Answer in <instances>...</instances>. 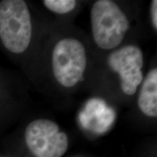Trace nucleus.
<instances>
[{
  "instance_id": "f03ea898",
  "label": "nucleus",
  "mask_w": 157,
  "mask_h": 157,
  "mask_svg": "<svg viewBox=\"0 0 157 157\" xmlns=\"http://www.w3.org/2000/svg\"><path fill=\"white\" fill-rule=\"evenodd\" d=\"M90 17L96 44L103 50L117 48L129 28V20L119 6L110 0H98Z\"/></svg>"
},
{
  "instance_id": "39448f33",
  "label": "nucleus",
  "mask_w": 157,
  "mask_h": 157,
  "mask_svg": "<svg viewBox=\"0 0 157 157\" xmlns=\"http://www.w3.org/2000/svg\"><path fill=\"white\" fill-rule=\"evenodd\" d=\"M108 64L114 72L119 74L121 87L126 95H132L143 82V52L134 45H127L113 51L108 58Z\"/></svg>"
},
{
  "instance_id": "6e6552de",
  "label": "nucleus",
  "mask_w": 157,
  "mask_h": 157,
  "mask_svg": "<svg viewBox=\"0 0 157 157\" xmlns=\"http://www.w3.org/2000/svg\"><path fill=\"white\" fill-rule=\"evenodd\" d=\"M151 13L152 23L155 30H157V1L153 0L151 2Z\"/></svg>"
},
{
  "instance_id": "0eeeda50",
  "label": "nucleus",
  "mask_w": 157,
  "mask_h": 157,
  "mask_svg": "<svg viewBox=\"0 0 157 157\" xmlns=\"http://www.w3.org/2000/svg\"><path fill=\"white\" fill-rule=\"evenodd\" d=\"M43 3L47 8L53 13L66 14L73 10L76 2L75 0H44Z\"/></svg>"
},
{
  "instance_id": "7ed1b4c3",
  "label": "nucleus",
  "mask_w": 157,
  "mask_h": 157,
  "mask_svg": "<svg viewBox=\"0 0 157 157\" xmlns=\"http://www.w3.org/2000/svg\"><path fill=\"white\" fill-rule=\"evenodd\" d=\"M52 63L59 84L66 87L76 85L82 78L87 65L84 45L75 39H61L53 50Z\"/></svg>"
},
{
  "instance_id": "20e7f679",
  "label": "nucleus",
  "mask_w": 157,
  "mask_h": 157,
  "mask_svg": "<svg viewBox=\"0 0 157 157\" xmlns=\"http://www.w3.org/2000/svg\"><path fill=\"white\" fill-rule=\"evenodd\" d=\"M25 140L36 157H61L68 146L66 133L49 119H36L29 124L25 128Z\"/></svg>"
},
{
  "instance_id": "f257e3e1",
  "label": "nucleus",
  "mask_w": 157,
  "mask_h": 157,
  "mask_svg": "<svg viewBox=\"0 0 157 157\" xmlns=\"http://www.w3.org/2000/svg\"><path fill=\"white\" fill-rule=\"evenodd\" d=\"M32 36L31 15L23 0L0 2V39L5 48L21 54L28 48Z\"/></svg>"
},
{
  "instance_id": "423d86ee",
  "label": "nucleus",
  "mask_w": 157,
  "mask_h": 157,
  "mask_svg": "<svg viewBox=\"0 0 157 157\" xmlns=\"http://www.w3.org/2000/svg\"><path fill=\"white\" fill-rule=\"evenodd\" d=\"M138 105L145 115L157 117V69L154 68L143 81L138 98Z\"/></svg>"
}]
</instances>
